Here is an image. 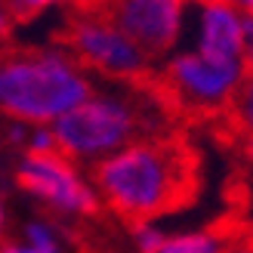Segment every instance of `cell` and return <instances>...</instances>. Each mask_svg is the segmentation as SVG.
<instances>
[{
    "mask_svg": "<svg viewBox=\"0 0 253 253\" xmlns=\"http://www.w3.org/2000/svg\"><path fill=\"white\" fill-rule=\"evenodd\" d=\"M86 99L90 84L62 56H16L0 62V111L19 121H59Z\"/></svg>",
    "mask_w": 253,
    "mask_h": 253,
    "instance_id": "2",
    "label": "cell"
},
{
    "mask_svg": "<svg viewBox=\"0 0 253 253\" xmlns=\"http://www.w3.org/2000/svg\"><path fill=\"white\" fill-rule=\"evenodd\" d=\"M235 105H238V115L244 118V124H247V126H253V81H250V84H244V90L238 93Z\"/></svg>",
    "mask_w": 253,
    "mask_h": 253,
    "instance_id": "13",
    "label": "cell"
},
{
    "mask_svg": "<svg viewBox=\"0 0 253 253\" xmlns=\"http://www.w3.org/2000/svg\"><path fill=\"white\" fill-rule=\"evenodd\" d=\"M71 46L84 62L111 71V74H136L142 71V53L126 37L102 22H81L71 28Z\"/></svg>",
    "mask_w": 253,
    "mask_h": 253,
    "instance_id": "7",
    "label": "cell"
},
{
    "mask_svg": "<svg viewBox=\"0 0 253 253\" xmlns=\"http://www.w3.org/2000/svg\"><path fill=\"white\" fill-rule=\"evenodd\" d=\"M136 235H139V247H142V253H158L164 247V241H167L155 225H139Z\"/></svg>",
    "mask_w": 253,
    "mask_h": 253,
    "instance_id": "11",
    "label": "cell"
},
{
    "mask_svg": "<svg viewBox=\"0 0 253 253\" xmlns=\"http://www.w3.org/2000/svg\"><path fill=\"white\" fill-rule=\"evenodd\" d=\"M22 253H41V250H31V247H28V250H22Z\"/></svg>",
    "mask_w": 253,
    "mask_h": 253,
    "instance_id": "21",
    "label": "cell"
},
{
    "mask_svg": "<svg viewBox=\"0 0 253 253\" xmlns=\"http://www.w3.org/2000/svg\"><path fill=\"white\" fill-rule=\"evenodd\" d=\"M0 225H3V207H0Z\"/></svg>",
    "mask_w": 253,
    "mask_h": 253,
    "instance_id": "22",
    "label": "cell"
},
{
    "mask_svg": "<svg viewBox=\"0 0 253 253\" xmlns=\"http://www.w3.org/2000/svg\"><path fill=\"white\" fill-rule=\"evenodd\" d=\"M244 71H253V19L244 22Z\"/></svg>",
    "mask_w": 253,
    "mask_h": 253,
    "instance_id": "14",
    "label": "cell"
},
{
    "mask_svg": "<svg viewBox=\"0 0 253 253\" xmlns=\"http://www.w3.org/2000/svg\"><path fill=\"white\" fill-rule=\"evenodd\" d=\"M247 151H250V158H253V139H250V145H247Z\"/></svg>",
    "mask_w": 253,
    "mask_h": 253,
    "instance_id": "20",
    "label": "cell"
},
{
    "mask_svg": "<svg viewBox=\"0 0 253 253\" xmlns=\"http://www.w3.org/2000/svg\"><path fill=\"white\" fill-rule=\"evenodd\" d=\"M96 182L126 219L145 225L192 201L198 188V161L179 142H142L111 155L96 167Z\"/></svg>",
    "mask_w": 253,
    "mask_h": 253,
    "instance_id": "1",
    "label": "cell"
},
{
    "mask_svg": "<svg viewBox=\"0 0 253 253\" xmlns=\"http://www.w3.org/2000/svg\"><path fill=\"white\" fill-rule=\"evenodd\" d=\"M115 28L139 53H167L182 28V0H115Z\"/></svg>",
    "mask_w": 253,
    "mask_h": 253,
    "instance_id": "4",
    "label": "cell"
},
{
    "mask_svg": "<svg viewBox=\"0 0 253 253\" xmlns=\"http://www.w3.org/2000/svg\"><path fill=\"white\" fill-rule=\"evenodd\" d=\"M158 253H222V250H219V238H216V235L198 232V235L167 238Z\"/></svg>",
    "mask_w": 253,
    "mask_h": 253,
    "instance_id": "9",
    "label": "cell"
},
{
    "mask_svg": "<svg viewBox=\"0 0 253 253\" xmlns=\"http://www.w3.org/2000/svg\"><path fill=\"white\" fill-rule=\"evenodd\" d=\"M241 3H244V6H247L250 12H253V0H241Z\"/></svg>",
    "mask_w": 253,
    "mask_h": 253,
    "instance_id": "18",
    "label": "cell"
},
{
    "mask_svg": "<svg viewBox=\"0 0 253 253\" xmlns=\"http://www.w3.org/2000/svg\"><path fill=\"white\" fill-rule=\"evenodd\" d=\"M136 130L139 121L124 102H118V99H86L56 121L53 136L62 151L90 158L124 145L126 139L136 136Z\"/></svg>",
    "mask_w": 253,
    "mask_h": 253,
    "instance_id": "3",
    "label": "cell"
},
{
    "mask_svg": "<svg viewBox=\"0 0 253 253\" xmlns=\"http://www.w3.org/2000/svg\"><path fill=\"white\" fill-rule=\"evenodd\" d=\"M28 247L41 250V253H56V241H53V235H49L46 225H41V222L28 225Z\"/></svg>",
    "mask_w": 253,
    "mask_h": 253,
    "instance_id": "10",
    "label": "cell"
},
{
    "mask_svg": "<svg viewBox=\"0 0 253 253\" xmlns=\"http://www.w3.org/2000/svg\"><path fill=\"white\" fill-rule=\"evenodd\" d=\"M59 145H56V136L53 130H37L31 136V155H53Z\"/></svg>",
    "mask_w": 253,
    "mask_h": 253,
    "instance_id": "12",
    "label": "cell"
},
{
    "mask_svg": "<svg viewBox=\"0 0 253 253\" xmlns=\"http://www.w3.org/2000/svg\"><path fill=\"white\" fill-rule=\"evenodd\" d=\"M25 6H46V3H56V0H22Z\"/></svg>",
    "mask_w": 253,
    "mask_h": 253,
    "instance_id": "15",
    "label": "cell"
},
{
    "mask_svg": "<svg viewBox=\"0 0 253 253\" xmlns=\"http://www.w3.org/2000/svg\"><path fill=\"white\" fill-rule=\"evenodd\" d=\"M167 81L176 93L195 99L198 105H213L241 81V62H210L198 53H185L170 62Z\"/></svg>",
    "mask_w": 253,
    "mask_h": 253,
    "instance_id": "6",
    "label": "cell"
},
{
    "mask_svg": "<svg viewBox=\"0 0 253 253\" xmlns=\"http://www.w3.org/2000/svg\"><path fill=\"white\" fill-rule=\"evenodd\" d=\"M3 31H6V16L0 12V34H3Z\"/></svg>",
    "mask_w": 253,
    "mask_h": 253,
    "instance_id": "17",
    "label": "cell"
},
{
    "mask_svg": "<svg viewBox=\"0 0 253 253\" xmlns=\"http://www.w3.org/2000/svg\"><path fill=\"white\" fill-rule=\"evenodd\" d=\"M225 253H250V247H232V250H225Z\"/></svg>",
    "mask_w": 253,
    "mask_h": 253,
    "instance_id": "16",
    "label": "cell"
},
{
    "mask_svg": "<svg viewBox=\"0 0 253 253\" xmlns=\"http://www.w3.org/2000/svg\"><path fill=\"white\" fill-rule=\"evenodd\" d=\"M3 253H22V250H19V247H6Z\"/></svg>",
    "mask_w": 253,
    "mask_h": 253,
    "instance_id": "19",
    "label": "cell"
},
{
    "mask_svg": "<svg viewBox=\"0 0 253 253\" xmlns=\"http://www.w3.org/2000/svg\"><path fill=\"white\" fill-rule=\"evenodd\" d=\"M241 53H244V22L219 0L204 3L198 22V56L210 62H241Z\"/></svg>",
    "mask_w": 253,
    "mask_h": 253,
    "instance_id": "8",
    "label": "cell"
},
{
    "mask_svg": "<svg viewBox=\"0 0 253 253\" xmlns=\"http://www.w3.org/2000/svg\"><path fill=\"white\" fill-rule=\"evenodd\" d=\"M19 182H22V188H28L31 195L43 198L49 204L62 207V210H74V213L96 210L93 192L78 179V173L56 155H28L19 167Z\"/></svg>",
    "mask_w": 253,
    "mask_h": 253,
    "instance_id": "5",
    "label": "cell"
}]
</instances>
